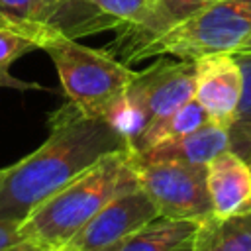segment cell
Segmentation results:
<instances>
[{"mask_svg":"<svg viewBox=\"0 0 251 251\" xmlns=\"http://www.w3.org/2000/svg\"><path fill=\"white\" fill-rule=\"evenodd\" d=\"M57 247L45 245V243H37L33 239H24L22 243H18L16 247H12L10 251H55Z\"/></svg>","mask_w":251,"mask_h":251,"instance_id":"603a6c76","label":"cell"},{"mask_svg":"<svg viewBox=\"0 0 251 251\" xmlns=\"http://www.w3.org/2000/svg\"><path fill=\"white\" fill-rule=\"evenodd\" d=\"M151 0H69L47 24L53 33L78 39L84 35L122 29L149 6Z\"/></svg>","mask_w":251,"mask_h":251,"instance_id":"9c48e42d","label":"cell"},{"mask_svg":"<svg viewBox=\"0 0 251 251\" xmlns=\"http://www.w3.org/2000/svg\"><path fill=\"white\" fill-rule=\"evenodd\" d=\"M231 55L239 65L243 88L235 116L227 126L229 151L251 165V51H233Z\"/></svg>","mask_w":251,"mask_h":251,"instance_id":"2e32d148","label":"cell"},{"mask_svg":"<svg viewBox=\"0 0 251 251\" xmlns=\"http://www.w3.org/2000/svg\"><path fill=\"white\" fill-rule=\"evenodd\" d=\"M69 0H37V14H39V22L41 25L47 29L49 20L67 4ZM49 31V29H47Z\"/></svg>","mask_w":251,"mask_h":251,"instance_id":"44dd1931","label":"cell"},{"mask_svg":"<svg viewBox=\"0 0 251 251\" xmlns=\"http://www.w3.org/2000/svg\"><path fill=\"white\" fill-rule=\"evenodd\" d=\"M212 0H151L149 6L129 25L116 31V39L106 47L118 61L131 65L135 55L153 39L184 22Z\"/></svg>","mask_w":251,"mask_h":251,"instance_id":"30bf717a","label":"cell"},{"mask_svg":"<svg viewBox=\"0 0 251 251\" xmlns=\"http://www.w3.org/2000/svg\"><path fill=\"white\" fill-rule=\"evenodd\" d=\"M212 216L226 220L251 212V165L233 151H224L206 165Z\"/></svg>","mask_w":251,"mask_h":251,"instance_id":"8fae6325","label":"cell"},{"mask_svg":"<svg viewBox=\"0 0 251 251\" xmlns=\"http://www.w3.org/2000/svg\"><path fill=\"white\" fill-rule=\"evenodd\" d=\"M102 120H106L124 139H127L129 145L149 124L145 112L141 108H137L127 98V94H122L116 102H112L108 106V110L102 114Z\"/></svg>","mask_w":251,"mask_h":251,"instance_id":"ac0fdd59","label":"cell"},{"mask_svg":"<svg viewBox=\"0 0 251 251\" xmlns=\"http://www.w3.org/2000/svg\"><path fill=\"white\" fill-rule=\"evenodd\" d=\"M0 88H18V90H31L41 88L37 82H25L10 75V71H0Z\"/></svg>","mask_w":251,"mask_h":251,"instance_id":"7402d4cb","label":"cell"},{"mask_svg":"<svg viewBox=\"0 0 251 251\" xmlns=\"http://www.w3.org/2000/svg\"><path fill=\"white\" fill-rule=\"evenodd\" d=\"M237 51H251V37H249V39H247V41H245Z\"/></svg>","mask_w":251,"mask_h":251,"instance_id":"cb8c5ba5","label":"cell"},{"mask_svg":"<svg viewBox=\"0 0 251 251\" xmlns=\"http://www.w3.org/2000/svg\"><path fill=\"white\" fill-rule=\"evenodd\" d=\"M126 94L149 122L167 116L194 98V61L161 57L145 71H137Z\"/></svg>","mask_w":251,"mask_h":251,"instance_id":"52a82bcc","label":"cell"},{"mask_svg":"<svg viewBox=\"0 0 251 251\" xmlns=\"http://www.w3.org/2000/svg\"><path fill=\"white\" fill-rule=\"evenodd\" d=\"M0 25L25 35L37 49L51 33L39 22L37 0H0Z\"/></svg>","mask_w":251,"mask_h":251,"instance_id":"e0dca14e","label":"cell"},{"mask_svg":"<svg viewBox=\"0 0 251 251\" xmlns=\"http://www.w3.org/2000/svg\"><path fill=\"white\" fill-rule=\"evenodd\" d=\"M206 122H210L208 114L192 98L190 102H186L178 110H175V112H171L167 116L151 120L143 127V131L131 141V149H133L135 155H141V153L153 149L155 145H161L165 141H171L175 137H180L184 133L194 131L196 127L204 126Z\"/></svg>","mask_w":251,"mask_h":251,"instance_id":"5bb4252c","label":"cell"},{"mask_svg":"<svg viewBox=\"0 0 251 251\" xmlns=\"http://www.w3.org/2000/svg\"><path fill=\"white\" fill-rule=\"evenodd\" d=\"M55 251H76L75 247H71V245H63V247H57Z\"/></svg>","mask_w":251,"mask_h":251,"instance_id":"d4e9b609","label":"cell"},{"mask_svg":"<svg viewBox=\"0 0 251 251\" xmlns=\"http://www.w3.org/2000/svg\"><path fill=\"white\" fill-rule=\"evenodd\" d=\"M229 149L227 127L216 122H206L190 133L155 145L153 149L135 155L137 163H186V165H208L214 157Z\"/></svg>","mask_w":251,"mask_h":251,"instance_id":"7c38bea8","label":"cell"},{"mask_svg":"<svg viewBox=\"0 0 251 251\" xmlns=\"http://www.w3.org/2000/svg\"><path fill=\"white\" fill-rule=\"evenodd\" d=\"M41 49L51 57L69 102L90 116H100L126 94L137 71L106 49H92L61 33H49Z\"/></svg>","mask_w":251,"mask_h":251,"instance_id":"3957f363","label":"cell"},{"mask_svg":"<svg viewBox=\"0 0 251 251\" xmlns=\"http://www.w3.org/2000/svg\"><path fill=\"white\" fill-rule=\"evenodd\" d=\"M200 247L210 251H251V212L216 220H202L198 239Z\"/></svg>","mask_w":251,"mask_h":251,"instance_id":"9a60e30c","label":"cell"},{"mask_svg":"<svg viewBox=\"0 0 251 251\" xmlns=\"http://www.w3.org/2000/svg\"><path fill=\"white\" fill-rule=\"evenodd\" d=\"M135 186L139 182L131 145L112 151L33 208L20 224L22 235L51 247L69 245L104 204Z\"/></svg>","mask_w":251,"mask_h":251,"instance_id":"7a4b0ae2","label":"cell"},{"mask_svg":"<svg viewBox=\"0 0 251 251\" xmlns=\"http://www.w3.org/2000/svg\"><path fill=\"white\" fill-rule=\"evenodd\" d=\"M22 222H10V220H0V251H10L18 243H22L25 237L22 235L20 229Z\"/></svg>","mask_w":251,"mask_h":251,"instance_id":"ffe728a7","label":"cell"},{"mask_svg":"<svg viewBox=\"0 0 251 251\" xmlns=\"http://www.w3.org/2000/svg\"><path fill=\"white\" fill-rule=\"evenodd\" d=\"M196 251H210V249H206V247H200V245L196 243Z\"/></svg>","mask_w":251,"mask_h":251,"instance_id":"484cf974","label":"cell"},{"mask_svg":"<svg viewBox=\"0 0 251 251\" xmlns=\"http://www.w3.org/2000/svg\"><path fill=\"white\" fill-rule=\"evenodd\" d=\"M243 78L231 53L204 55L194 61V100L216 124L229 126L239 106Z\"/></svg>","mask_w":251,"mask_h":251,"instance_id":"ba28073f","label":"cell"},{"mask_svg":"<svg viewBox=\"0 0 251 251\" xmlns=\"http://www.w3.org/2000/svg\"><path fill=\"white\" fill-rule=\"evenodd\" d=\"M47 139L10 167L0 169V220L24 222L100 157L129 147L106 120L65 102L49 114Z\"/></svg>","mask_w":251,"mask_h":251,"instance_id":"6da1fadb","label":"cell"},{"mask_svg":"<svg viewBox=\"0 0 251 251\" xmlns=\"http://www.w3.org/2000/svg\"><path fill=\"white\" fill-rule=\"evenodd\" d=\"M31 49H37L31 39L0 25V71H10V65Z\"/></svg>","mask_w":251,"mask_h":251,"instance_id":"d6986e66","label":"cell"},{"mask_svg":"<svg viewBox=\"0 0 251 251\" xmlns=\"http://www.w3.org/2000/svg\"><path fill=\"white\" fill-rule=\"evenodd\" d=\"M155 218H159L155 204L141 186H135L104 204L69 245L76 251H118L129 235Z\"/></svg>","mask_w":251,"mask_h":251,"instance_id":"8992f818","label":"cell"},{"mask_svg":"<svg viewBox=\"0 0 251 251\" xmlns=\"http://www.w3.org/2000/svg\"><path fill=\"white\" fill-rule=\"evenodd\" d=\"M251 37V0H212L208 6L147 43L133 63L173 55L196 61L204 55L233 53Z\"/></svg>","mask_w":251,"mask_h":251,"instance_id":"277c9868","label":"cell"},{"mask_svg":"<svg viewBox=\"0 0 251 251\" xmlns=\"http://www.w3.org/2000/svg\"><path fill=\"white\" fill-rule=\"evenodd\" d=\"M137 182L155 204L159 216L173 220H206L212 216L206 186V165L137 163Z\"/></svg>","mask_w":251,"mask_h":251,"instance_id":"5b68a950","label":"cell"},{"mask_svg":"<svg viewBox=\"0 0 251 251\" xmlns=\"http://www.w3.org/2000/svg\"><path fill=\"white\" fill-rule=\"evenodd\" d=\"M200 224L202 220L159 216L129 235L118 251H196Z\"/></svg>","mask_w":251,"mask_h":251,"instance_id":"4fadbf2b","label":"cell"}]
</instances>
